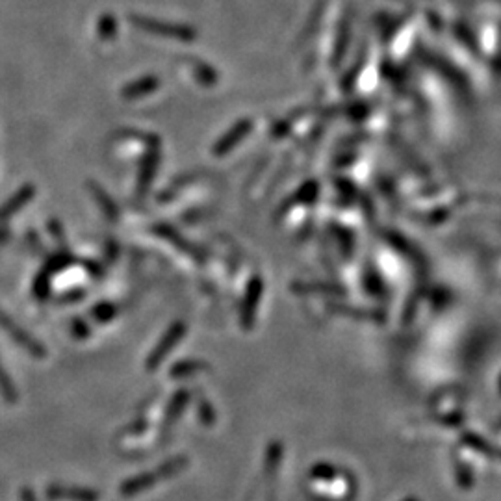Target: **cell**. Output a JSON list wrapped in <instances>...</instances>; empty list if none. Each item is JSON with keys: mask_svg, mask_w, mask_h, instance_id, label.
Segmentation results:
<instances>
[{"mask_svg": "<svg viewBox=\"0 0 501 501\" xmlns=\"http://www.w3.org/2000/svg\"><path fill=\"white\" fill-rule=\"evenodd\" d=\"M187 466V457L184 455H177L166 461L163 464L156 466L149 471H143V474H137L136 477H132L128 481L123 483L121 492L125 496H132V494H137V492L145 490L149 486H152L154 483H160L163 479H169V477L177 476L180 471L184 470Z\"/></svg>", "mask_w": 501, "mask_h": 501, "instance_id": "1", "label": "cell"}, {"mask_svg": "<svg viewBox=\"0 0 501 501\" xmlns=\"http://www.w3.org/2000/svg\"><path fill=\"white\" fill-rule=\"evenodd\" d=\"M0 329L4 330L6 334H10L11 340H13L17 345H20L30 357H34V359L41 360L47 357L45 345L41 344L39 340L34 338L28 330L23 329L16 319L11 318V316L8 314V312H4L2 309H0Z\"/></svg>", "mask_w": 501, "mask_h": 501, "instance_id": "2", "label": "cell"}, {"mask_svg": "<svg viewBox=\"0 0 501 501\" xmlns=\"http://www.w3.org/2000/svg\"><path fill=\"white\" fill-rule=\"evenodd\" d=\"M186 334V325L183 323V321H175L173 325H169V329L163 333V336L160 338V342H158L156 345H154V350L149 353L147 357V370L152 371L156 370L158 366L162 364L163 360H166V357L169 353H171L175 347H177V344L183 340V336Z\"/></svg>", "mask_w": 501, "mask_h": 501, "instance_id": "3", "label": "cell"}, {"mask_svg": "<svg viewBox=\"0 0 501 501\" xmlns=\"http://www.w3.org/2000/svg\"><path fill=\"white\" fill-rule=\"evenodd\" d=\"M32 195H34V190H32V187H23L20 192H17L16 197H11L4 206L0 208V219H8L11 218L13 214L19 212L20 208L30 201Z\"/></svg>", "mask_w": 501, "mask_h": 501, "instance_id": "4", "label": "cell"}, {"mask_svg": "<svg viewBox=\"0 0 501 501\" xmlns=\"http://www.w3.org/2000/svg\"><path fill=\"white\" fill-rule=\"evenodd\" d=\"M187 400H190V394H187L186 390H178L177 394L173 395L171 403H169V407H167V412H166L167 426H173V423H175V421L180 418L183 410L186 409V405H187Z\"/></svg>", "mask_w": 501, "mask_h": 501, "instance_id": "5", "label": "cell"}, {"mask_svg": "<svg viewBox=\"0 0 501 501\" xmlns=\"http://www.w3.org/2000/svg\"><path fill=\"white\" fill-rule=\"evenodd\" d=\"M49 496L54 497H73V500H82V501H95L97 494L93 490L87 488H60V486H51L49 488Z\"/></svg>", "mask_w": 501, "mask_h": 501, "instance_id": "6", "label": "cell"}, {"mask_svg": "<svg viewBox=\"0 0 501 501\" xmlns=\"http://www.w3.org/2000/svg\"><path fill=\"white\" fill-rule=\"evenodd\" d=\"M154 230H156L162 238H166L167 242H171L175 247L178 249V251H183V253H187V254H193V247L190 245V243L186 242V240L180 236V234L175 230V228H171V227H167V225H158V227H154Z\"/></svg>", "mask_w": 501, "mask_h": 501, "instance_id": "7", "label": "cell"}, {"mask_svg": "<svg viewBox=\"0 0 501 501\" xmlns=\"http://www.w3.org/2000/svg\"><path fill=\"white\" fill-rule=\"evenodd\" d=\"M0 395H2V400H4L6 403H10V405H16L17 400H19L16 385H13L10 373L4 370L2 362H0Z\"/></svg>", "mask_w": 501, "mask_h": 501, "instance_id": "8", "label": "cell"}, {"mask_svg": "<svg viewBox=\"0 0 501 501\" xmlns=\"http://www.w3.org/2000/svg\"><path fill=\"white\" fill-rule=\"evenodd\" d=\"M204 364L199 362V360H180L177 364L173 366L171 371H169V377L173 379H183V377H187V375L197 373L199 370H203Z\"/></svg>", "mask_w": 501, "mask_h": 501, "instance_id": "9", "label": "cell"}, {"mask_svg": "<svg viewBox=\"0 0 501 501\" xmlns=\"http://www.w3.org/2000/svg\"><path fill=\"white\" fill-rule=\"evenodd\" d=\"M93 193H95L97 201H99V203L102 204V210H104V214H106V218L108 219H113V221H116V219L119 218V212H117L116 203H113V201H111L110 197H106V193L102 192L101 187L93 186Z\"/></svg>", "mask_w": 501, "mask_h": 501, "instance_id": "10", "label": "cell"}, {"mask_svg": "<svg viewBox=\"0 0 501 501\" xmlns=\"http://www.w3.org/2000/svg\"><path fill=\"white\" fill-rule=\"evenodd\" d=\"M92 316L99 323H106V321H110V319H113L117 316V307L110 303L97 304V307L92 309Z\"/></svg>", "mask_w": 501, "mask_h": 501, "instance_id": "11", "label": "cell"}, {"mask_svg": "<svg viewBox=\"0 0 501 501\" xmlns=\"http://www.w3.org/2000/svg\"><path fill=\"white\" fill-rule=\"evenodd\" d=\"M71 330L76 338H87V336H89V327H87L82 319H73Z\"/></svg>", "mask_w": 501, "mask_h": 501, "instance_id": "12", "label": "cell"}, {"mask_svg": "<svg viewBox=\"0 0 501 501\" xmlns=\"http://www.w3.org/2000/svg\"><path fill=\"white\" fill-rule=\"evenodd\" d=\"M51 228H54V234H56V240L58 242H63V236H61V230H60V225H58V221H51Z\"/></svg>", "mask_w": 501, "mask_h": 501, "instance_id": "13", "label": "cell"}]
</instances>
